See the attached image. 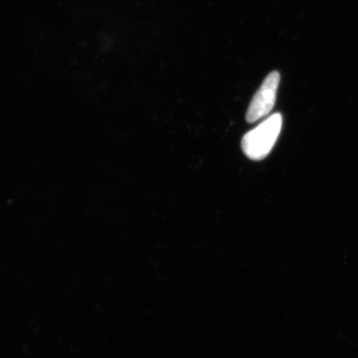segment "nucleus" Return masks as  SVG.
Masks as SVG:
<instances>
[{
	"instance_id": "f257e3e1",
	"label": "nucleus",
	"mask_w": 358,
	"mask_h": 358,
	"mask_svg": "<svg viewBox=\"0 0 358 358\" xmlns=\"http://www.w3.org/2000/svg\"><path fill=\"white\" fill-rule=\"evenodd\" d=\"M282 126V115L277 113L265 120L257 128L245 134L242 150L250 159H265L274 148Z\"/></svg>"
},
{
	"instance_id": "f03ea898",
	"label": "nucleus",
	"mask_w": 358,
	"mask_h": 358,
	"mask_svg": "<svg viewBox=\"0 0 358 358\" xmlns=\"http://www.w3.org/2000/svg\"><path fill=\"white\" fill-rule=\"evenodd\" d=\"M280 83V74L272 72L266 77L260 89L257 91L249 109L247 110L246 120L248 122H255L266 117L273 110L277 98L278 87Z\"/></svg>"
}]
</instances>
